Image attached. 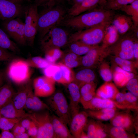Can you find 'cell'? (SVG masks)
I'll return each mask as SVG.
<instances>
[{"label": "cell", "mask_w": 138, "mask_h": 138, "mask_svg": "<svg viewBox=\"0 0 138 138\" xmlns=\"http://www.w3.org/2000/svg\"><path fill=\"white\" fill-rule=\"evenodd\" d=\"M113 10L100 6L78 15L69 17L64 21L67 26L79 30L111 22L115 15Z\"/></svg>", "instance_id": "1"}, {"label": "cell", "mask_w": 138, "mask_h": 138, "mask_svg": "<svg viewBox=\"0 0 138 138\" xmlns=\"http://www.w3.org/2000/svg\"><path fill=\"white\" fill-rule=\"evenodd\" d=\"M66 10L61 5L47 7L39 14L38 31L40 39L53 28L62 21Z\"/></svg>", "instance_id": "2"}, {"label": "cell", "mask_w": 138, "mask_h": 138, "mask_svg": "<svg viewBox=\"0 0 138 138\" xmlns=\"http://www.w3.org/2000/svg\"><path fill=\"white\" fill-rule=\"evenodd\" d=\"M111 22L105 23L88 28L78 30L71 35L68 43L81 41L90 45H96L102 42L107 28Z\"/></svg>", "instance_id": "3"}, {"label": "cell", "mask_w": 138, "mask_h": 138, "mask_svg": "<svg viewBox=\"0 0 138 138\" xmlns=\"http://www.w3.org/2000/svg\"><path fill=\"white\" fill-rule=\"evenodd\" d=\"M6 78L16 84L21 85L30 79L32 71L25 60L14 59L10 62L6 71Z\"/></svg>", "instance_id": "4"}, {"label": "cell", "mask_w": 138, "mask_h": 138, "mask_svg": "<svg viewBox=\"0 0 138 138\" xmlns=\"http://www.w3.org/2000/svg\"><path fill=\"white\" fill-rule=\"evenodd\" d=\"M136 38H138L133 31L122 35L115 43L108 47L110 54L125 59H134V45Z\"/></svg>", "instance_id": "5"}, {"label": "cell", "mask_w": 138, "mask_h": 138, "mask_svg": "<svg viewBox=\"0 0 138 138\" xmlns=\"http://www.w3.org/2000/svg\"><path fill=\"white\" fill-rule=\"evenodd\" d=\"M36 125L38 133L36 138H55L52 125L51 116L48 111L27 113V117Z\"/></svg>", "instance_id": "6"}, {"label": "cell", "mask_w": 138, "mask_h": 138, "mask_svg": "<svg viewBox=\"0 0 138 138\" xmlns=\"http://www.w3.org/2000/svg\"><path fill=\"white\" fill-rule=\"evenodd\" d=\"M48 105L57 117L67 125H70L71 117L68 104L62 93H54L47 100Z\"/></svg>", "instance_id": "7"}, {"label": "cell", "mask_w": 138, "mask_h": 138, "mask_svg": "<svg viewBox=\"0 0 138 138\" xmlns=\"http://www.w3.org/2000/svg\"><path fill=\"white\" fill-rule=\"evenodd\" d=\"M69 37L64 30L54 27L40 39L41 48L44 52L52 48H60L67 43Z\"/></svg>", "instance_id": "8"}, {"label": "cell", "mask_w": 138, "mask_h": 138, "mask_svg": "<svg viewBox=\"0 0 138 138\" xmlns=\"http://www.w3.org/2000/svg\"><path fill=\"white\" fill-rule=\"evenodd\" d=\"M38 6L35 4L30 6L25 13V36L27 44L31 47L33 45L35 37L38 31L39 14Z\"/></svg>", "instance_id": "9"}, {"label": "cell", "mask_w": 138, "mask_h": 138, "mask_svg": "<svg viewBox=\"0 0 138 138\" xmlns=\"http://www.w3.org/2000/svg\"><path fill=\"white\" fill-rule=\"evenodd\" d=\"M109 54L108 48L96 45L82 57L81 65L85 68H94L100 65Z\"/></svg>", "instance_id": "10"}, {"label": "cell", "mask_w": 138, "mask_h": 138, "mask_svg": "<svg viewBox=\"0 0 138 138\" xmlns=\"http://www.w3.org/2000/svg\"><path fill=\"white\" fill-rule=\"evenodd\" d=\"M3 26L10 36L19 44H26L24 24L18 18L6 20Z\"/></svg>", "instance_id": "11"}, {"label": "cell", "mask_w": 138, "mask_h": 138, "mask_svg": "<svg viewBox=\"0 0 138 138\" xmlns=\"http://www.w3.org/2000/svg\"><path fill=\"white\" fill-rule=\"evenodd\" d=\"M55 81L44 75L37 77L32 81L34 94L38 97H49L55 92Z\"/></svg>", "instance_id": "12"}, {"label": "cell", "mask_w": 138, "mask_h": 138, "mask_svg": "<svg viewBox=\"0 0 138 138\" xmlns=\"http://www.w3.org/2000/svg\"><path fill=\"white\" fill-rule=\"evenodd\" d=\"M19 3L10 0H0V19L7 20L14 18L21 13Z\"/></svg>", "instance_id": "13"}, {"label": "cell", "mask_w": 138, "mask_h": 138, "mask_svg": "<svg viewBox=\"0 0 138 138\" xmlns=\"http://www.w3.org/2000/svg\"><path fill=\"white\" fill-rule=\"evenodd\" d=\"M88 116L87 112L82 111L79 112L72 118L69 126L70 131L74 138H79L87 124Z\"/></svg>", "instance_id": "14"}, {"label": "cell", "mask_w": 138, "mask_h": 138, "mask_svg": "<svg viewBox=\"0 0 138 138\" xmlns=\"http://www.w3.org/2000/svg\"><path fill=\"white\" fill-rule=\"evenodd\" d=\"M69 94V106L71 118L79 112L81 98L80 88L76 83L71 82L67 84ZM72 119V118H71Z\"/></svg>", "instance_id": "15"}, {"label": "cell", "mask_w": 138, "mask_h": 138, "mask_svg": "<svg viewBox=\"0 0 138 138\" xmlns=\"http://www.w3.org/2000/svg\"><path fill=\"white\" fill-rule=\"evenodd\" d=\"M32 81L30 79L26 83L21 85L15 92L12 99L15 106L18 109H24L28 92L32 86Z\"/></svg>", "instance_id": "16"}, {"label": "cell", "mask_w": 138, "mask_h": 138, "mask_svg": "<svg viewBox=\"0 0 138 138\" xmlns=\"http://www.w3.org/2000/svg\"><path fill=\"white\" fill-rule=\"evenodd\" d=\"M111 24L116 28L119 34L123 35L131 29L134 25L131 18L124 15H115Z\"/></svg>", "instance_id": "17"}, {"label": "cell", "mask_w": 138, "mask_h": 138, "mask_svg": "<svg viewBox=\"0 0 138 138\" xmlns=\"http://www.w3.org/2000/svg\"><path fill=\"white\" fill-rule=\"evenodd\" d=\"M110 121L113 126L122 128L126 131H131L133 128V118L128 113H116Z\"/></svg>", "instance_id": "18"}, {"label": "cell", "mask_w": 138, "mask_h": 138, "mask_svg": "<svg viewBox=\"0 0 138 138\" xmlns=\"http://www.w3.org/2000/svg\"><path fill=\"white\" fill-rule=\"evenodd\" d=\"M51 120L55 138H74L67 125L56 115L51 116Z\"/></svg>", "instance_id": "19"}, {"label": "cell", "mask_w": 138, "mask_h": 138, "mask_svg": "<svg viewBox=\"0 0 138 138\" xmlns=\"http://www.w3.org/2000/svg\"><path fill=\"white\" fill-rule=\"evenodd\" d=\"M116 65H114L113 69H111L113 80L116 86L123 87L125 86L130 79L135 77V74L125 71Z\"/></svg>", "instance_id": "20"}, {"label": "cell", "mask_w": 138, "mask_h": 138, "mask_svg": "<svg viewBox=\"0 0 138 138\" xmlns=\"http://www.w3.org/2000/svg\"><path fill=\"white\" fill-rule=\"evenodd\" d=\"M96 77L95 73L92 68H85L74 73L73 82L80 88L87 83L94 82Z\"/></svg>", "instance_id": "21"}, {"label": "cell", "mask_w": 138, "mask_h": 138, "mask_svg": "<svg viewBox=\"0 0 138 138\" xmlns=\"http://www.w3.org/2000/svg\"><path fill=\"white\" fill-rule=\"evenodd\" d=\"M120 108L119 105L111 99L101 98L95 96L88 105L86 109L95 110L105 108Z\"/></svg>", "instance_id": "22"}, {"label": "cell", "mask_w": 138, "mask_h": 138, "mask_svg": "<svg viewBox=\"0 0 138 138\" xmlns=\"http://www.w3.org/2000/svg\"><path fill=\"white\" fill-rule=\"evenodd\" d=\"M0 113L2 117L11 118H26L27 114L24 109H17L12 100L0 108Z\"/></svg>", "instance_id": "23"}, {"label": "cell", "mask_w": 138, "mask_h": 138, "mask_svg": "<svg viewBox=\"0 0 138 138\" xmlns=\"http://www.w3.org/2000/svg\"><path fill=\"white\" fill-rule=\"evenodd\" d=\"M100 0H84L77 6L71 8L68 11L69 17L79 15L97 7Z\"/></svg>", "instance_id": "24"}, {"label": "cell", "mask_w": 138, "mask_h": 138, "mask_svg": "<svg viewBox=\"0 0 138 138\" xmlns=\"http://www.w3.org/2000/svg\"><path fill=\"white\" fill-rule=\"evenodd\" d=\"M119 92L114 84L110 82H105L98 89L96 96L102 98L113 100Z\"/></svg>", "instance_id": "25"}, {"label": "cell", "mask_w": 138, "mask_h": 138, "mask_svg": "<svg viewBox=\"0 0 138 138\" xmlns=\"http://www.w3.org/2000/svg\"><path fill=\"white\" fill-rule=\"evenodd\" d=\"M15 92L9 80L0 88V108L12 100Z\"/></svg>", "instance_id": "26"}, {"label": "cell", "mask_w": 138, "mask_h": 138, "mask_svg": "<svg viewBox=\"0 0 138 138\" xmlns=\"http://www.w3.org/2000/svg\"><path fill=\"white\" fill-rule=\"evenodd\" d=\"M119 37V34L117 29L111 24L107 28L101 45L108 48L115 43Z\"/></svg>", "instance_id": "27"}, {"label": "cell", "mask_w": 138, "mask_h": 138, "mask_svg": "<svg viewBox=\"0 0 138 138\" xmlns=\"http://www.w3.org/2000/svg\"><path fill=\"white\" fill-rule=\"evenodd\" d=\"M115 108H105L99 110H89L87 113L89 116L97 120L107 121L110 120L116 113Z\"/></svg>", "instance_id": "28"}, {"label": "cell", "mask_w": 138, "mask_h": 138, "mask_svg": "<svg viewBox=\"0 0 138 138\" xmlns=\"http://www.w3.org/2000/svg\"><path fill=\"white\" fill-rule=\"evenodd\" d=\"M112 59L115 64L124 71L135 73L136 68L138 67V63L135 61L122 59L114 56H113Z\"/></svg>", "instance_id": "29"}, {"label": "cell", "mask_w": 138, "mask_h": 138, "mask_svg": "<svg viewBox=\"0 0 138 138\" xmlns=\"http://www.w3.org/2000/svg\"><path fill=\"white\" fill-rule=\"evenodd\" d=\"M0 48L9 50L13 53H19L20 50L17 45L12 41L6 33L0 28Z\"/></svg>", "instance_id": "30"}, {"label": "cell", "mask_w": 138, "mask_h": 138, "mask_svg": "<svg viewBox=\"0 0 138 138\" xmlns=\"http://www.w3.org/2000/svg\"><path fill=\"white\" fill-rule=\"evenodd\" d=\"M120 10L131 16L134 26L137 27L138 25V0H135L131 4L122 7Z\"/></svg>", "instance_id": "31"}, {"label": "cell", "mask_w": 138, "mask_h": 138, "mask_svg": "<svg viewBox=\"0 0 138 138\" xmlns=\"http://www.w3.org/2000/svg\"><path fill=\"white\" fill-rule=\"evenodd\" d=\"M70 44V51L79 56L85 54L91 49L97 45H89L79 41H74Z\"/></svg>", "instance_id": "32"}, {"label": "cell", "mask_w": 138, "mask_h": 138, "mask_svg": "<svg viewBox=\"0 0 138 138\" xmlns=\"http://www.w3.org/2000/svg\"><path fill=\"white\" fill-rule=\"evenodd\" d=\"M81 58L80 56L70 51L64 56L61 62L72 68L81 66Z\"/></svg>", "instance_id": "33"}, {"label": "cell", "mask_w": 138, "mask_h": 138, "mask_svg": "<svg viewBox=\"0 0 138 138\" xmlns=\"http://www.w3.org/2000/svg\"><path fill=\"white\" fill-rule=\"evenodd\" d=\"M25 60L30 67L43 69L52 64L45 59L39 56L31 57Z\"/></svg>", "instance_id": "34"}, {"label": "cell", "mask_w": 138, "mask_h": 138, "mask_svg": "<svg viewBox=\"0 0 138 138\" xmlns=\"http://www.w3.org/2000/svg\"><path fill=\"white\" fill-rule=\"evenodd\" d=\"M100 75L105 82H110L113 80V74L111 69L107 62L104 60L99 65Z\"/></svg>", "instance_id": "35"}, {"label": "cell", "mask_w": 138, "mask_h": 138, "mask_svg": "<svg viewBox=\"0 0 138 138\" xmlns=\"http://www.w3.org/2000/svg\"><path fill=\"white\" fill-rule=\"evenodd\" d=\"M135 0H107L103 7L114 11L120 10L123 6L130 4Z\"/></svg>", "instance_id": "36"}, {"label": "cell", "mask_w": 138, "mask_h": 138, "mask_svg": "<svg viewBox=\"0 0 138 138\" xmlns=\"http://www.w3.org/2000/svg\"><path fill=\"white\" fill-rule=\"evenodd\" d=\"M45 59L49 63L54 64L62 55L63 52L60 48H53L44 52Z\"/></svg>", "instance_id": "37"}, {"label": "cell", "mask_w": 138, "mask_h": 138, "mask_svg": "<svg viewBox=\"0 0 138 138\" xmlns=\"http://www.w3.org/2000/svg\"><path fill=\"white\" fill-rule=\"evenodd\" d=\"M57 64L61 69L65 84L67 85L72 82L74 79V73L72 68L67 67L61 62Z\"/></svg>", "instance_id": "38"}, {"label": "cell", "mask_w": 138, "mask_h": 138, "mask_svg": "<svg viewBox=\"0 0 138 138\" xmlns=\"http://www.w3.org/2000/svg\"><path fill=\"white\" fill-rule=\"evenodd\" d=\"M108 131H107L113 138H129L133 137L129 134L126 131L120 127L113 126L110 127Z\"/></svg>", "instance_id": "39"}, {"label": "cell", "mask_w": 138, "mask_h": 138, "mask_svg": "<svg viewBox=\"0 0 138 138\" xmlns=\"http://www.w3.org/2000/svg\"><path fill=\"white\" fill-rule=\"evenodd\" d=\"M24 118H11L1 117L0 120V129L3 130L11 129L17 123Z\"/></svg>", "instance_id": "40"}, {"label": "cell", "mask_w": 138, "mask_h": 138, "mask_svg": "<svg viewBox=\"0 0 138 138\" xmlns=\"http://www.w3.org/2000/svg\"><path fill=\"white\" fill-rule=\"evenodd\" d=\"M33 106L32 111L37 112L45 109L50 110V109L47 104L44 103L34 94L33 95Z\"/></svg>", "instance_id": "41"}, {"label": "cell", "mask_w": 138, "mask_h": 138, "mask_svg": "<svg viewBox=\"0 0 138 138\" xmlns=\"http://www.w3.org/2000/svg\"><path fill=\"white\" fill-rule=\"evenodd\" d=\"M125 86L129 92L136 96H138V79L135 77L130 79Z\"/></svg>", "instance_id": "42"}, {"label": "cell", "mask_w": 138, "mask_h": 138, "mask_svg": "<svg viewBox=\"0 0 138 138\" xmlns=\"http://www.w3.org/2000/svg\"><path fill=\"white\" fill-rule=\"evenodd\" d=\"M65 0H35V4L38 6L47 7L61 5Z\"/></svg>", "instance_id": "43"}, {"label": "cell", "mask_w": 138, "mask_h": 138, "mask_svg": "<svg viewBox=\"0 0 138 138\" xmlns=\"http://www.w3.org/2000/svg\"><path fill=\"white\" fill-rule=\"evenodd\" d=\"M96 85L94 82L86 83L80 88L81 97L90 92L95 91Z\"/></svg>", "instance_id": "44"}, {"label": "cell", "mask_w": 138, "mask_h": 138, "mask_svg": "<svg viewBox=\"0 0 138 138\" xmlns=\"http://www.w3.org/2000/svg\"><path fill=\"white\" fill-rule=\"evenodd\" d=\"M95 96V91L90 92L81 97L80 102L84 109H86L88 105Z\"/></svg>", "instance_id": "45"}, {"label": "cell", "mask_w": 138, "mask_h": 138, "mask_svg": "<svg viewBox=\"0 0 138 138\" xmlns=\"http://www.w3.org/2000/svg\"><path fill=\"white\" fill-rule=\"evenodd\" d=\"M14 59L13 54L6 50L0 48V61L10 62Z\"/></svg>", "instance_id": "46"}, {"label": "cell", "mask_w": 138, "mask_h": 138, "mask_svg": "<svg viewBox=\"0 0 138 138\" xmlns=\"http://www.w3.org/2000/svg\"><path fill=\"white\" fill-rule=\"evenodd\" d=\"M125 100L133 109H137V97L130 92L124 94Z\"/></svg>", "instance_id": "47"}, {"label": "cell", "mask_w": 138, "mask_h": 138, "mask_svg": "<svg viewBox=\"0 0 138 138\" xmlns=\"http://www.w3.org/2000/svg\"><path fill=\"white\" fill-rule=\"evenodd\" d=\"M32 87L30 89L26 100L24 108L32 111L33 106V95Z\"/></svg>", "instance_id": "48"}, {"label": "cell", "mask_w": 138, "mask_h": 138, "mask_svg": "<svg viewBox=\"0 0 138 138\" xmlns=\"http://www.w3.org/2000/svg\"><path fill=\"white\" fill-rule=\"evenodd\" d=\"M99 123L94 122L90 123L87 129V134L88 138H94L95 133Z\"/></svg>", "instance_id": "49"}, {"label": "cell", "mask_w": 138, "mask_h": 138, "mask_svg": "<svg viewBox=\"0 0 138 138\" xmlns=\"http://www.w3.org/2000/svg\"><path fill=\"white\" fill-rule=\"evenodd\" d=\"M27 130V133L29 136L32 138H36L38 130L35 124L32 121H31L30 125Z\"/></svg>", "instance_id": "50"}, {"label": "cell", "mask_w": 138, "mask_h": 138, "mask_svg": "<svg viewBox=\"0 0 138 138\" xmlns=\"http://www.w3.org/2000/svg\"><path fill=\"white\" fill-rule=\"evenodd\" d=\"M12 129V133L14 135L26 132V129L20 124V122L16 124Z\"/></svg>", "instance_id": "51"}, {"label": "cell", "mask_w": 138, "mask_h": 138, "mask_svg": "<svg viewBox=\"0 0 138 138\" xmlns=\"http://www.w3.org/2000/svg\"><path fill=\"white\" fill-rule=\"evenodd\" d=\"M138 38H136L134 40L133 48V56L135 61L138 63Z\"/></svg>", "instance_id": "52"}, {"label": "cell", "mask_w": 138, "mask_h": 138, "mask_svg": "<svg viewBox=\"0 0 138 138\" xmlns=\"http://www.w3.org/2000/svg\"><path fill=\"white\" fill-rule=\"evenodd\" d=\"M27 118V119L26 118H24L21 119L20 122L21 125L27 130L29 127L31 122V121L30 119Z\"/></svg>", "instance_id": "53"}, {"label": "cell", "mask_w": 138, "mask_h": 138, "mask_svg": "<svg viewBox=\"0 0 138 138\" xmlns=\"http://www.w3.org/2000/svg\"><path fill=\"white\" fill-rule=\"evenodd\" d=\"M15 136L13 133L9 130H3L0 134V138H14Z\"/></svg>", "instance_id": "54"}, {"label": "cell", "mask_w": 138, "mask_h": 138, "mask_svg": "<svg viewBox=\"0 0 138 138\" xmlns=\"http://www.w3.org/2000/svg\"><path fill=\"white\" fill-rule=\"evenodd\" d=\"M72 5L71 8L75 7L80 4L84 0H66Z\"/></svg>", "instance_id": "55"}, {"label": "cell", "mask_w": 138, "mask_h": 138, "mask_svg": "<svg viewBox=\"0 0 138 138\" xmlns=\"http://www.w3.org/2000/svg\"><path fill=\"white\" fill-rule=\"evenodd\" d=\"M6 78L5 71L0 70V88L3 85Z\"/></svg>", "instance_id": "56"}, {"label": "cell", "mask_w": 138, "mask_h": 138, "mask_svg": "<svg viewBox=\"0 0 138 138\" xmlns=\"http://www.w3.org/2000/svg\"><path fill=\"white\" fill-rule=\"evenodd\" d=\"M29 136L27 133L26 132L16 135L15 136L16 138H28Z\"/></svg>", "instance_id": "57"}, {"label": "cell", "mask_w": 138, "mask_h": 138, "mask_svg": "<svg viewBox=\"0 0 138 138\" xmlns=\"http://www.w3.org/2000/svg\"><path fill=\"white\" fill-rule=\"evenodd\" d=\"M107 0H100L99 5L100 6L103 7Z\"/></svg>", "instance_id": "58"}, {"label": "cell", "mask_w": 138, "mask_h": 138, "mask_svg": "<svg viewBox=\"0 0 138 138\" xmlns=\"http://www.w3.org/2000/svg\"><path fill=\"white\" fill-rule=\"evenodd\" d=\"M79 138H88L87 134L83 131L81 133Z\"/></svg>", "instance_id": "59"}, {"label": "cell", "mask_w": 138, "mask_h": 138, "mask_svg": "<svg viewBox=\"0 0 138 138\" xmlns=\"http://www.w3.org/2000/svg\"><path fill=\"white\" fill-rule=\"evenodd\" d=\"M14 2L19 3L21 2L22 0H10Z\"/></svg>", "instance_id": "60"}, {"label": "cell", "mask_w": 138, "mask_h": 138, "mask_svg": "<svg viewBox=\"0 0 138 138\" xmlns=\"http://www.w3.org/2000/svg\"><path fill=\"white\" fill-rule=\"evenodd\" d=\"M2 117V116L0 113V120H1V118Z\"/></svg>", "instance_id": "61"}]
</instances>
